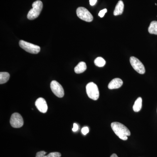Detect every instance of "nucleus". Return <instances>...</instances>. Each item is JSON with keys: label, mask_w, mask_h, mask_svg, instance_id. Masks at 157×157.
Wrapping results in <instances>:
<instances>
[{"label": "nucleus", "mask_w": 157, "mask_h": 157, "mask_svg": "<svg viewBox=\"0 0 157 157\" xmlns=\"http://www.w3.org/2000/svg\"><path fill=\"white\" fill-rule=\"evenodd\" d=\"M110 157H118L117 156V155L116 154H112L111 155V156Z\"/></svg>", "instance_id": "23"}, {"label": "nucleus", "mask_w": 157, "mask_h": 157, "mask_svg": "<svg viewBox=\"0 0 157 157\" xmlns=\"http://www.w3.org/2000/svg\"><path fill=\"white\" fill-rule=\"evenodd\" d=\"M10 122L11 127L14 128H21L24 124L22 117L17 113H15L12 114Z\"/></svg>", "instance_id": "8"}, {"label": "nucleus", "mask_w": 157, "mask_h": 157, "mask_svg": "<svg viewBox=\"0 0 157 157\" xmlns=\"http://www.w3.org/2000/svg\"><path fill=\"white\" fill-rule=\"evenodd\" d=\"M123 83V82L121 78H115L110 81L108 84V87L110 90L119 88L122 86Z\"/></svg>", "instance_id": "10"}, {"label": "nucleus", "mask_w": 157, "mask_h": 157, "mask_svg": "<svg viewBox=\"0 0 157 157\" xmlns=\"http://www.w3.org/2000/svg\"><path fill=\"white\" fill-rule=\"evenodd\" d=\"M94 63L97 67H103L105 66L106 61L103 58L101 57H98L95 59Z\"/></svg>", "instance_id": "16"}, {"label": "nucleus", "mask_w": 157, "mask_h": 157, "mask_svg": "<svg viewBox=\"0 0 157 157\" xmlns=\"http://www.w3.org/2000/svg\"><path fill=\"white\" fill-rule=\"evenodd\" d=\"M130 63L133 68L137 73L140 74H143L145 73V69L142 63L134 56L130 58Z\"/></svg>", "instance_id": "6"}, {"label": "nucleus", "mask_w": 157, "mask_h": 157, "mask_svg": "<svg viewBox=\"0 0 157 157\" xmlns=\"http://www.w3.org/2000/svg\"><path fill=\"white\" fill-rule=\"evenodd\" d=\"M107 9H103V10H101V11H100L98 15H99V16L101 17H104L105 14H106V13H107Z\"/></svg>", "instance_id": "20"}, {"label": "nucleus", "mask_w": 157, "mask_h": 157, "mask_svg": "<svg viewBox=\"0 0 157 157\" xmlns=\"http://www.w3.org/2000/svg\"><path fill=\"white\" fill-rule=\"evenodd\" d=\"M86 64L84 62H81L78 63V65L74 68V71L77 74L83 73L86 70Z\"/></svg>", "instance_id": "12"}, {"label": "nucleus", "mask_w": 157, "mask_h": 157, "mask_svg": "<svg viewBox=\"0 0 157 157\" xmlns=\"http://www.w3.org/2000/svg\"><path fill=\"white\" fill-rule=\"evenodd\" d=\"M33 9L29 11L27 15V18L32 20L39 17L43 8V4L41 1L38 0L33 4Z\"/></svg>", "instance_id": "2"}, {"label": "nucleus", "mask_w": 157, "mask_h": 157, "mask_svg": "<svg viewBox=\"0 0 157 157\" xmlns=\"http://www.w3.org/2000/svg\"><path fill=\"white\" fill-rule=\"evenodd\" d=\"M124 3L121 0V1L118 2L116 6L115 9H114V11H113V14L115 16H117V15L122 14L124 11Z\"/></svg>", "instance_id": "11"}, {"label": "nucleus", "mask_w": 157, "mask_h": 157, "mask_svg": "<svg viewBox=\"0 0 157 157\" xmlns=\"http://www.w3.org/2000/svg\"><path fill=\"white\" fill-rule=\"evenodd\" d=\"M78 125L76 123H74L73 124V129H72V130L73 132H76L78 131Z\"/></svg>", "instance_id": "21"}, {"label": "nucleus", "mask_w": 157, "mask_h": 157, "mask_svg": "<svg viewBox=\"0 0 157 157\" xmlns=\"http://www.w3.org/2000/svg\"><path fill=\"white\" fill-rule=\"evenodd\" d=\"M111 128L116 135L121 140H126L128 139V136H130L131 132L129 129L123 124L117 122L111 123Z\"/></svg>", "instance_id": "1"}, {"label": "nucleus", "mask_w": 157, "mask_h": 157, "mask_svg": "<svg viewBox=\"0 0 157 157\" xmlns=\"http://www.w3.org/2000/svg\"><path fill=\"white\" fill-rule=\"evenodd\" d=\"M19 44L22 49L30 53L38 54L40 51V47L38 45H34L24 40H20Z\"/></svg>", "instance_id": "4"}, {"label": "nucleus", "mask_w": 157, "mask_h": 157, "mask_svg": "<svg viewBox=\"0 0 157 157\" xmlns=\"http://www.w3.org/2000/svg\"><path fill=\"white\" fill-rule=\"evenodd\" d=\"M148 30L149 33L157 35V21H153L151 23Z\"/></svg>", "instance_id": "15"}, {"label": "nucleus", "mask_w": 157, "mask_h": 157, "mask_svg": "<svg viewBox=\"0 0 157 157\" xmlns=\"http://www.w3.org/2000/svg\"><path fill=\"white\" fill-rule=\"evenodd\" d=\"M10 74L7 72H1L0 73V84H4L9 81Z\"/></svg>", "instance_id": "14"}, {"label": "nucleus", "mask_w": 157, "mask_h": 157, "mask_svg": "<svg viewBox=\"0 0 157 157\" xmlns=\"http://www.w3.org/2000/svg\"><path fill=\"white\" fill-rule=\"evenodd\" d=\"M89 129L87 127H83L82 129V133L83 135H86V134L89 133Z\"/></svg>", "instance_id": "19"}, {"label": "nucleus", "mask_w": 157, "mask_h": 157, "mask_svg": "<svg viewBox=\"0 0 157 157\" xmlns=\"http://www.w3.org/2000/svg\"><path fill=\"white\" fill-rule=\"evenodd\" d=\"M36 107L40 112L45 113L48 110V105L44 98H38L35 103Z\"/></svg>", "instance_id": "9"}, {"label": "nucleus", "mask_w": 157, "mask_h": 157, "mask_svg": "<svg viewBox=\"0 0 157 157\" xmlns=\"http://www.w3.org/2000/svg\"><path fill=\"white\" fill-rule=\"evenodd\" d=\"M86 92L88 96L90 99L96 101L99 98V91L98 86L93 82H89L86 86Z\"/></svg>", "instance_id": "3"}, {"label": "nucleus", "mask_w": 157, "mask_h": 157, "mask_svg": "<svg viewBox=\"0 0 157 157\" xmlns=\"http://www.w3.org/2000/svg\"><path fill=\"white\" fill-rule=\"evenodd\" d=\"M76 14L80 19L86 22H91L94 19L90 11L84 7H78L76 10Z\"/></svg>", "instance_id": "5"}, {"label": "nucleus", "mask_w": 157, "mask_h": 157, "mask_svg": "<svg viewBox=\"0 0 157 157\" xmlns=\"http://www.w3.org/2000/svg\"><path fill=\"white\" fill-rule=\"evenodd\" d=\"M61 154L58 152L50 153L48 155H45V157H61Z\"/></svg>", "instance_id": "17"}, {"label": "nucleus", "mask_w": 157, "mask_h": 157, "mask_svg": "<svg viewBox=\"0 0 157 157\" xmlns=\"http://www.w3.org/2000/svg\"><path fill=\"white\" fill-rule=\"evenodd\" d=\"M46 152L44 151H40L37 153L36 157H45Z\"/></svg>", "instance_id": "18"}, {"label": "nucleus", "mask_w": 157, "mask_h": 157, "mask_svg": "<svg viewBox=\"0 0 157 157\" xmlns=\"http://www.w3.org/2000/svg\"><path fill=\"white\" fill-rule=\"evenodd\" d=\"M51 89L53 94L59 98H62L64 95V91L61 85L56 80L51 82Z\"/></svg>", "instance_id": "7"}, {"label": "nucleus", "mask_w": 157, "mask_h": 157, "mask_svg": "<svg viewBox=\"0 0 157 157\" xmlns=\"http://www.w3.org/2000/svg\"><path fill=\"white\" fill-rule=\"evenodd\" d=\"M98 0H90V4L91 6H94L97 3Z\"/></svg>", "instance_id": "22"}, {"label": "nucleus", "mask_w": 157, "mask_h": 157, "mask_svg": "<svg viewBox=\"0 0 157 157\" xmlns=\"http://www.w3.org/2000/svg\"><path fill=\"white\" fill-rule=\"evenodd\" d=\"M142 99L141 98H138L135 101L133 107V109L135 112H138L140 111L142 108Z\"/></svg>", "instance_id": "13"}]
</instances>
